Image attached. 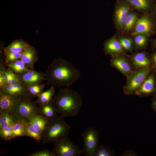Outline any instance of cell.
<instances>
[{"instance_id": "cell-28", "label": "cell", "mask_w": 156, "mask_h": 156, "mask_svg": "<svg viewBox=\"0 0 156 156\" xmlns=\"http://www.w3.org/2000/svg\"><path fill=\"white\" fill-rule=\"evenodd\" d=\"M45 86L44 83H35L27 88L28 95L32 98L38 97L42 92Z\"/></svg>"}, {"instance_id": "cell-2", "label": "cell", "mask_w": 156, "mask_h": 156, "mask_svg": "<svg viewBox=\"0 0 156 156\" xmlns=\"http://www.w3.org/2000/svg\"><path fill=\"white\" fill-rule=\"evenodd\" d=\"M51 103L61 116L64 118L73 117L79 113L83 105V99L77 92L67 87L60 89Z\"/></svg>"}, {"instance_id": "cell-39", "label": "cell", "mask_w": 156, "mask_h": 156, "mask_svg": "<svg viewBox=\"0 0 156 156\" xmlns=\"http://www.w3.org/2000/svg\"><path fill=\"white\" fill-rule=\"evenodd\" d=\"M7 84L5 78L2 74L0 72V87L3 86Z\"/></svg>"}, {"instance_id": "cell-11", "label": "cell", "mask_w": 156, "mask_h": 156, "mask_svg": "<svg viewBox=\"0 0 156 156\" xmlns=\"http://www.w3.org/2000/svg\"><path fill=\"white\" fill-rule=\"evenodd\" d=\"M131 8L125 0H117L114 14V20L118 28H122L125 21Z\"/></svg>"}, {"instance_id": "cell-34", "label": "cell", "mask_w": 156, "mask_h": 156, "mask_svg": "<svg viewBox=\"0 0 156 156\" xmlns=\"http://www.w3.org/2000/svg\"><path fill=\"white\" fill-rule=\"evenodd\" d=\"M118 40L125 51L132 52L133 42L131 39L124 37H120Z\"/></svg>"}, {"instance_id": "cell-8", "label": "cell", "mask_w": 156, "mask_h": 156, "mask_svg": "<svg viewBox=\"0 0 156 156\" xmlns=\"http://www.w3.org/2000/svg\"><path fill=\"white\" fill-rule=\"evenodd\" d=\"M135 27L132 36L142 34L150 36L156 31V21L152 15L145 14L138 19Z\"/></svg>"}, {"instance_id": "cell-31", "label": "cell", "mask_w": 156, "mask_h": 156, "mask_svg": "<svg viewBox=\"0 0 156 156\" xmlns=\"http://www.w3.org/2000/svg\"><path fill=\"white\" fill-rule=\"evenodd\" d=\"M22 53L11 52L4 53L3 64L6 66L11 62L21 60Z\"/></svg>"}, {"instance_id": "cell-21", "label": "cell", "mask_w": 156, "mask_h": 156, "mask_svg": "<svg viewBox=\"0 0 156 156\" xmlns=\"http://www.w3.org/2000/svg\"><path fill=\"white\" fill-rule=\"evenodd\" d=\"M131 7L141 11L148 12L151 10L153 0H125Z\"/></svg>"}, {"instance_id": "cell-30", "label": "cell", "mask_w": 156, "mask_h": 156, "mask_svg": "<svg viewBox=\"0 0 156 156\" xmlns=\"http://www.w3.org/2000/svg\"><path fill=\"white\" fill-rule=\"evenodd\" d=\"M12 132L14 138L25 136L22 121L18 120L14 123Z\"/></svg>"}, {"instance_id": "cell-24", "label": "cell", "mask_w": 156, "mask_h": 156, "mask_svg": "<svg viewBox=\"0 0 156 156\" xmlns=\"http://www.w3.org/2000/svg\"><path fill=\"white\" fill-rule=\"evenodd\" d=\"M0 72L3 75L7 84H13L20 83L17 75L8 68H6L3 64L1 62L0 63Z\"/></svg>"}, {"instance_id": "cell-3", "label": "cell", "mask_w": 156, "mask_h": 156, "mask_svg": "<svg viewBox=\"0 0 156 156\" xmlns=\"http://www.w3.org/2000/svg\"><path fill=\"white\" fill-rule=\"evenodd\" d=\"M60 116L55 120L50 122L47 128L42 133V144L53 142L59 138L67 135L70 127Z\"/></svg>"}, {"instance_id": "cell-25", "label": "cell", "mask_w": 156, "mask_h": 156, "mask_svg": "<svg viewBox=\"0 0 156 156\" xmlns=\"http://www.w3.org/2000/svg\"><path fill=\"white\" fill-rule=\"evenodd\" d=\"M17 120L12 114L6 112H0V130L15 122Z\"/></svg>"}, {"instance_id": "cell-18", "label": "cell", "mask_w": 156, "mask_h": 156, "mask_svg": "<svg viewBox=\"0 0 156 156\" xmlns=\"http://www.w3.org/2000/svg\"><path fill=\"white\" fill-rule=\"evenodd\" d=\"M29 122L34 127L42 134L47 128L50 122L40 114L33 115L30 118Z\"/></svg>"}, {"instance_id": "cell-19", "label": "cell", "mask_w": 156, "mask_h": 156, "mask_svg": "<svg viewBox=\"0 0 156 156\" xmlns=\"http://www.w3.org/2000/svg\"><path fill=\"white\" fill-rule=\"evenodd\" d=\"M39 109V114L46 118L50 122L55 120L58 117L56 109L51 102L40 105Z\"/></svg>"}, {"instance_id": "cell-37", "label": "cell", "mask_w": 156, "mask_h": 156, "mask_svg": "<svg viewBox=\"0 0 156 156\" xmlns=\"http://www.w3.org/2000/svg\"><path fill=\"white\" fill-rule=\"evenodd\" d=\"M121 155L122 156H136L137 155L131 150H128L123 152Z\"/></svg>"}, {"instance_id": "cell-38", "label": "cell", "mask_w": 156, "mask_h": 156, "mask_svg": "<svg viewBox=\"0 0 156 156\" xmlns=\"http://www.w3.org/2000/svg\"><path fill=\"white\" fill-rule=\"evenodd\" d=\"M153 12L152 15L156 21V0H153L151 10Z\"/></svg>"}, {"instance_id": "cell-41", "label": "cell", "mask_w": 156, "mask_h": 156, "mask_svg": "<svg viewBox=\"0 0 156 156\" xmlns=\"http://www.w3.org/2000/svg\"><path fill=\"white\" fill-rule=\"evenodd\" d=\"M152 43L154 48L156 49V39L153 41Z\"/></svg>"}, {"instance_id": "cell-7", "label": "cell", "mask_w": 156, "mask_h": 156, "mask_svg": "<svg viewBox=\"0 0 156 156\" xmlns=\"http://www.w3.org/2000/svg\"><path fill=\"white\" fill-rule=\"evenodd\" d=\"M81 137L83 142L82 154L85 156H93L99 146V132L94 128H88L82 133Z\"/></svg>"}, {"instance_id": "cell-5", "label": "cell", "mask_w": 156, "mask_h": 156, "mask_svg": "<svg viewBox=\"0 0 156 156\" xmlns=\"http://www.w3.org/2000/svg\"><path fill=\"white\" fill-rule=\"evenodd\" d=\"M153 69L152 67H150L134 71L128 76L123 89L124 93L127 95L134 94Z\"/></svg>"}, {"instance_id": "cell-6", "label": "cell", "mask_w": 156, "mask_h": 156, "mask_svg": "<svg viewBox=\"0 0 156 156\" xmlns=\"http://www.w3.org/2000/svg\"><path fill=\"white\" fill-rule=\"evenodd\" d=\"M52 152L54 156H79L82 150L75 145L67 135L61 137L53 142Z\"/></svg>"}, {"instance_id": "cell-4", "label": "cell", "mask_w": 156, "mask_h": 156, "mask_svg": "<svg viewBox=\"0 0 156 156\" xmlns=\"http://www.w3.org/2000/svg\"><path fill=\"white\" fill-rule=\"evenodd\" d=\"M28 95L20 97L13 114L17 120L29 122L33 115L40 114L39 107Z\"/></svg>"}, {"instance_id": "cell-12", "label": "cell", "mask_w": 156, "mask_h": 156, "mask_svg": "<svg viewBox=\"0 0 156 156\" xmlns=\"http://www.w3.org/2000/svg\"><path fill=\"white\" fill-rule=\"evenodd\" d=\"M109 65L126 77L134 71L128 57L125 55L112 57Z\"/></svg>"}, {"instance_id": "cell-23", "label": "cell", "mask_w": 156, "mask_h": 156, "mask_svg": "<svg viewBox=\"0 0 156 156\" xmlns=\"http://www.w3.org/2000/svg\"><path fill=\"white\" fill-rule=\"evenodd\" d=\"M25 135L30 137L38 142H42V134L36 130L29 122L23 121Z\"/></svg>"}, {"instance_id": "cell-29", "label": "cell", "mask_w": 156, "mask_h": 156, "mask_svg": "<svg viewBox=\"0 0 156 156\" xmlns=\"http://www.w3.org/2000/svg\"><path fill=\"white\" fill-rule=\"evenodd\" d=\"M15 123L12 124L0 130V138L1 139L7 141H10L14 138L12 130Z\"/></svg>"}, {"instance_id": "cell-26", "label": "cell", "mask_w": 156, "mask_h": 156, "mask_svg": "<svg viewBox=\"0 0 156 156\" xmlns=\"http://www.w3.org/2000/svg\"><path fill=\"white\" fill-rule=\"evenodd\" d=\"M6 66L8 68L17 75L29 70L21 59L11 62Z\"/></svg>"}, {"instance_id": "cell-10", "label": "cell", "mask_w": 156, "mask_h": 156, "mask_svg": "<svg viewBox=\"0 0 156 156\" xmlns=\"http://www.w3.org/2000/svg\"><path fill=\"white\" fill-rule=\"evenodd\" d=\"M17 75L19 82L26 88L31 84L41 83L46 81L44 73L33 69H29Z\"/></svg>"}, {"instance_id": "cell-16", "label": "cell", "mask_w": 156, "mask_h": 156, "mask_svg": "<svg viewBox=\"0 0 156 156\" xmlns=\"http://www.w3.org/2000/svg\"><path fill=\"white\" fill-rule=\"evenodd\" d=\"M0 92L16 97L28 95L27 88L20 83L13 84H7L0 87Z\"/></svg>"}, {"instance_id": "cell-20", "label": "cell", "mask_w": 156, "mask_h": 156, "mask_svg": "<svg viewBox=\"0 0 156 156\" xmlns=\"http://www.w3.org/2000/svg\"><path fill=\"white\" fill-rule=\"evenodd\" d=\"M29 44L22 39L16 40L4 48V52L23 53Z\"/></svg>"}, {"instance_id": "cell-13", "label": "cell", "mask_w": 156, "mask_h": 156, "mask_svg": "<svg viewBox=\"0 0 156 156\" xmlns=\"http://www.w3.org/2000/svg\"><path fill=\"white\" fill-rule=\"evenodd\" d=\"M128 57L134 71L152 67L151 58L145 52H138Z\"/></svg>"}, {"instance_id": "cell-35", "label": "cell", "mask_w": 156, "mask_h": 156, "mask_svg": "<svg viewBox=\"0 0 156 156\" xmlns=\"http://www.w3.org/2000/svg\"><path fill=\"white\" fill-rule=\"evenodd\" d=\"M29 156H54L52 151L47 149L37 151L28 155Z\"/></svg>"}, {"instance_id": "cell-36", "label": "cell", "mask_w": 156, "mask_h": 156, "mask_svg": "<svg viewBox=\"0 0 156 156\" xmlns=\"http://www.w3.org/2000/svg\"><path fill=\"white\" fill-rule=\"evenodd\" d=\"M152 63V67L156 70V52L153 53L150 57Z\"/></svg>"}, {"instance_id": "cell-33", "label": "cell", "mask_w": 156, "mask_h": 156, "mask_svg": "<svg viewBox=\"0 0 156 156\" xmlns=\"http://www.w3.org/2000/svg\"><path fill=\"white\" fill-rule=\"evenodd\" d=\"M147 37L142 34L135 36L134 43L135 47L138 49H141L145 47L148 42Z\"/></svg>"}, {"instance_id": "cell-22", "label": "cell", "mask_w": 156, "mask_h": 156, "mask_svg": "<svg viewBox=\"0 0 156 156\" xmlns=\"http://www.w3.org/2000/svg\"><path fill=\"white\" fill-rule=\"evenodd\" d=\"M54 87L51 86L45 91L42 92L37 97L35 102L40 105H42L51 102L54 96L55 90Z\"/></svg>"}, {"instance_id": "cell-17", "label": "cell", "mask_w": 156, "mask_h": 156, "mask_svg": "<svg viewBox=\"0 0 156 156\" xmlns=\"http://www.w3.org/2000/svg\"><path fill=\"white\" fill-rule=\"evenodd\" d=\"M38 59L36 49L29 44L23 52L21 60L29 69H33L34 65Z\"/></svg>"}, {"instance_id": "cell-40", "label": "cell", "mask_w": 156, "mask_h": 156, "mask_svg": "<svg viewBox=\"0 0 156 156\" xmlns=\"http://www.w3.org/2000/svg\"><path fill=\"white\" fill-rule=\"evenodd\" d=\"M152 107L153 109L156 112V95L154 96L152 99Z\"/></svg>"}, {"instance_id": "cell-15", "label": "cell", "mask_w": 156, "mask_h": 156, "mask_svg": "<svg viewBox=\"0 0 156 156\" xmlns=\"http://www.w3.org/2000/svg\"><path fill=\"white\" fill-rule=\"evenodd\" d=\"M19 98L0 92V112H6L13 114Z\"/></svg>"}, {"instance_id": "cell-14", "label": "cell", "mask_w": 156, "mask_h": 156, "mask_svg": "<svg viewBox=\"0 0 156 156\" xmlns=\"http://www.w3.org/2000/svg\"><path fill=\"white\" fill-rule=\"evenodd\" d=\"M103 46L105 54L110 55L112 57L126 55L125 51L115 36L106 41Z\"/></svg>"}, {"instance_id": "cell-1", "label": "cell", "mask_w": 156, "mask_h": 156, "mask_svg": "<svg viewBox=\"0 0 156 156\" xmlns=\"http://www.w3.org/2000/svg\"><path fill=\"white\" fill-rule=\"evenodd\" d=\"M46 84L69 87L79 78V70L71 63L61 57L54 59L44 73Z\"/></svg>"}, {"instance_id": "cell-27", "label": "cell", "mask_w": 156, "mask_h": 156, "mask_svg": "<svg viewBox=\"0 0 156 156\" xmlns=\"http://www.w3.org/2000/svg\"><path fill=\"white\" fill-rule=\"evenodd\" d=\"M138 20L137 14L134 12H130L125 21L122 28L127 31L130 30L135 25Z\"/></svg>"}, {"instance_id": "cell-32", "label": "cell", "mask_w": 156, "mask_h": 156, "mask_svg": "<svg viewBox=\"0 0 156 156\" xmlns=\"http://www.w3.org/2000/svg\"><path fill=\"white\" fill-rule=\"evenodd\" d=\"M115 153L113 150L105 145L98 146L93 156H114Z\"/></svg>"}, {"instance_id": "cell-9", "label": "cell", "mask_w": 156, "mask_h": 156, "mask_svg": "<svg viewBox=\"0 0 156 156\" xmlns=\"http://www.w3.org/2000/svg\"><path fill=\"white\" fill-rule=\"evenodd\" d=\"M134 95L140 97L156 95V70L153 69Z\"/></svg>"}]
</instances>
